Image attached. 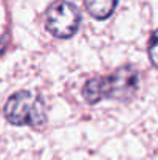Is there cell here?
<instances>
[{
  "label": "cell",
  "instance_id": "obj_1",
  "mask_svg": "<svg viewBox=\"0 0 158 160\" xmlns=\"http://www.w3.org/2000/svg\"><path fill=\"white\" fill-rule=\"evenodd\" d=\"M138 86V70L132 65H122L110 75L89 79L82 87V97L89 104H96L103 100L129 101L135 97Z\"/></svg>",
  "mask_w": 158,
  "mask_h": 160
},
{
  "label": "cell",
  "instance_id": "obj_5",
  "mask_svg": "<svg viewBox=\"0 0 158 160\" xmlns=\"http://www.w3.org/2000/svg\"><path fill=\"white\" fill-rule=\"evenodd\" d=\"M147 54H149V59H151L152 65L155 68H158V30H155L151 36L149 47H147Z\"/></svg>",
  "mask_w": 158,
  "mask_h": 160
},
{
  "label": "cell",
  "instance_id": "obj_3",
  "mask_svg": "<svg viewBox=\"0 0 158 160\" xmlns=\"http://www.w3.org/2000/svg\"><path fill=\"white\" fill-rule=\"evenodd\" d=\"M79 25L81 12L76 5L67 0H59L48 8L45 27L54 38L68 39L78 31Z\"/></svg>",
  "mask_w": 158,
  "mask_h": 160
},
{
  "label": "cell",
  "instance_id": "obj_2",
  "mask_svg": "<svg viewBox=\"0 0 158 160\" xmlns=\"http://www.w3.org/2000/svg\"><path fill=\"white\" fill-rule=\"evenodd\" d=\"M5 117L16 126L39 128L47 121V107L39 95L31 92H17L5 104Z\"/></svg>",
  "mask_w": 158,
  "mask_h": 160
},
{
  "label": "cell",
  "instance_id": "obj_4",
  "mask_svg": "<svg viewBox=\"0 0 158 160\" xmlns=\"http://www.w3.org/2000/svg\"><path fill=\"white\" fill-rule=\"evenodd\" d=\"M84 5L92 17L98 20H105L113 14L118 0H84Z\"/></svg>",
  "mask_w": 158,
  "mask_h": 160
}]
</instances>
